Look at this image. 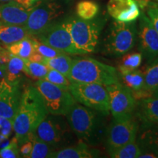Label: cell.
<instances>
[{"instance_id":"cell-1","label":"cell","mask_w":158,"mask_h":158,"mask_svg":"<svg viewBox=\"0 0 158 158\" xmlns=\"http://www.w3.org/2000/svg\"><path fill=\"white\" fill-rule=\"evenodd\" d=\"M48 114L39 91L35 86H27L21 94L19 107L13 121V129L19 146L31 139V134Z\"/></svg>"},{"instance_id":"cell-2","label":"cell","mask_w":158,"mask_h":158,"mask_svg":"<svg viewBox=\"0 0 158 158\" xmlns=\"http://www.w3.org/2000/svg\"><path fill=\"white\" fill-rule=\"evenodd\" d=\"M101 112L76 102L66 116L70 129L80 141L89 145H95L106 135Z\"/></svg>"},{"instance_id":"cell-3","label":"cell","mask_w":158,"mask_h":158,"mask_svg":"<svg viewBox=\"0 0 158 158\" xmlns=\"http://www.w3.org/2000/svg\"><path fill=\"white\" fill-rule=\"evenodd\" d=\"M68 79L70 82L108 85L119 83L116 69L90 57L73 59Z\"/></svg>"},{"instance_id":"cell-4","label":"cell","mask_w":158,"mask_h":158,"mask_svg":"<svg viewBox=\"0 0 158 158\" xmlns=\"http://www.w3.org/2000/svg\"><path fill=\"white\" fill-rule=\"evenodd\" d=\"M80 55L94 52L99 43L100 27L92 20L71 18L63 22Z\"/></svg>"},{"instance_id":"cell-5","label":"cell","mask_w":158,"mask_h":158,"mask_svg":"<svg viewBox=\"0 0 158 158\" xmlns=\"http://www.w3.org/2000/svg\"><path fill=\"white\" fill-rule=\"evenodd\" d=\"M136 41V28L133 22L116 21L111 23L105 39L103 51L106 54L120 56L133 48Z\"/></svg>"},{"instance_id":"cell-6","label":"cell","mask_w":158,"mask_h":158,"mask_svg":"<svg viewBox=\"0 0 158 158\" xmlns=\"http://www.w3.org/2000/svg\"><path fill=\"white\" fill-rule=\"evenodd\" d=\"M69 91L76 102L108 115L110 112L108 92L106 86L98 84L70 82Z\"/></svg>"},{"instance_id":"cell-7","label":"cell","mask_w":158,"mask_h":158,"mask_svg":"<svg viewBox=\"0 0 158 158\" xmlns=\"http://www.w3.org/2000/svg\"><path fill=\"white\" fill-rule=\"evenodd\" d=\"M35 86L43 97L48 112L52 115L65 116L76 102L70 91L45 79H39Z\"/></svg>"},{"instance_id":"cell-8","label":"cell","mask_w":158,"mask_h":158,"mask_svg":"<svg viewBox=\"0 0 158 158\" xmlns=\"http://www.w3.org/2000/svg\"><path fill=\"white\" fill-rule=\"evenodd\" d=\"M139 129L138 122L133 116L115 119L106 128V148L110 154L118 148L136 141Z\"/></svg>"},{"instance_id":"cell-9","label":"cell","mask_w":158,"mask_h":158,"mask_svg":"<svg viewBox=\"0 0 158 158\" xmlns=\"http://www.w3.org/2000/svg\"><path fill=\"white\" fill-rule=\"evenodd\" d=\"M109 95L110 111L115 119L133 116L136 100L129 88L117 83L106 86Z\"/></svg>"},{"instance_id":"cell-10","label":"cell","mask_w":158,"mask_h":158,"mask_svg":"<svg viewBox=\"0 0 158 158\" xmlns=\"http://www.w3.org/2000/svg\"><path fill=\"white\" fill-rule=\"evenodd\" d=\"M34 135L51 147H60L68 143L70 133L62 118L47 115L34 131Z\"/></svg>"},{"instance_id":"cell-11","label":"cell","mask_w":158,"mask_h":158,"mask_svg":"<svg viewBox=\"0 0 158 158\" xmlns=\"http://www.w3.org/2000/svg\"><path fill=\"white\" fill-rule=\"evenodd\" d=\"M37 36L40 42L65 54L80 55L70 32L63 23L51 25Z\"/></svg>"},{"instance_id":"cell-12","label":"cell","mask_w":158,"mask_h":158,"mask_svg":"<svg viewBox=\"0 0 158 158\" xmlns=\"http://www.w3.org/2000/svg\"><path fill=\"white\" fill-rule=\"evenodd\" d=\"M62 12L56 3H48L31 9L24 27L31 35H38L45 30Z\"/></svg>"},{"instance_id":"cell-13","label":"cell","mask_w":158,"mask_h":158,"mask_svg":"<svg viewBox=\"0 0 158 158\" xmlns=\"http://www.w3.org/2000/svg\"><path fill=\"white\" fill-rule=\"evenodd\" d=\"M138 48L148 62L158 56V33L151 21L144 13L140 14Z\"/></svg>"},{"instance_id":"cell-14","label":"cell","mask_w":158,"mask_h":158,"mask_svg":"<svg viewBox=\"0 0 158 158\" xmlns=\"http://www.w3.org/2000/svg\"><path fill=\"white\" fill-rule=\"evenodd\" d=\"M20 81L10 82L5 78L0 81V116L13 122L19 107Z\"/></svg>"},{"instance_id":"cell-15","label":"cell","mask_w":158,"mask_h":158,"mask_svg":"<svg viewBox=\"0 0 158 158\" xmlns=\"http://www.w3.org/2000/svg\"><path fill=\"white\" fill-rule=\"evenodd\" d=\"M107 9L110 16L122 22H133L141 14L135 0H109Z\"/></svg>"},{"instance_id":"cell-16","label":"cell","mask_w":158,"mask_h":158,"mask_svg":"<svg viewBox=\"0 0 158 158\" xmlns=\"http://www.w3.org/2000/svg\"><path fill=\"white\" fill-rule=\"evenodd\" d=\"M32 8H26L15 1L0 6V22L10 25L24 26Z\"/></svg>"},{"instance_id":"cell-17","label":"cell","mask_w":158,"mask_h":158,"mask_svg":"<svg viewBox=\"0 0 158 158\" xmlns=\"http://www.w3.org/2000/svg\"><path fill=\"white\" fill-rule=\"evenodd\" d=\"M136 116L142 124L158 123V99L149 96L136 103Z\"/></svg>"},{"instance_id":"cell-18","label":"cell","mask_w":158,"mask_h":158,"mask_svg":"<svg viewBox=\"0 0 158 158\" xmlns=\"http://www.w3.org/2000/svg\"><path fill=\"white\" fill-rule=\"evenodd\" d=\"M100 152L98 150L89 147V144L80 141L73 147L64 148L58 151H52L48 157L52 158H92L98 157Z\"/></svg>"},{"instance_id":"cell-19","label":"cell","mask_w":158,"mask_h":158,"mask_svg":"<svg viewBox=\"0 0 158 158\" xmlns=\"http://www.w3.org/2000/svg\"><path fill=\"white\" fill-rule=\"evenodd\" d=\"M137 143L142 152H150L158 157V124H142Z\"/></svg>"},{"instance_id":"cell-20","label":"cell","mask_w":158,"mask_h":158,"mask_svg":"<svg viewBox=\"0 0 158 158\" xmlns=\"http://www.w3.org/2000/svg\"><path fill=\"white\" fill-rule=\"evenodd\" d=\"M24 26L10 25L0 22V41L5 45H10L29 37Z\"/></svg>"},{"instance_id":"cell-21","label":"cell","mask_w":158,"mask_h":158,"mask_svg":"<svg viewBox=\"0 0 158 158\" xmlns=\"http://www.w3.org/2000/svg\"><path fill=\"white\" fill-rule=\"evenodd\" d=\"M27 59L11 55L7 63L5 78L10 82L20 81L21 73L27 72Z\"/></svg>"},{"instance_id":"cell-22","label":"cell","mask_w":158,"mask_h":158,"mask_svg":"<svg viewBox=\"0 0 158 158\" xmlns=\"http://www.w3.org/2000/svg\"><path fill=\"white\" fill-rule=\"evenodd\" d=\"M42 63L46 65L48 68L59 71L68 78L73 64V59L66 54H62L53 58L44 57Z\"/></svg>"},{"instance_id":"cell-23","label":"cell","mask_w":158,"mask_h":158,"mask_svg":"<svg viewBox=\"0 0 158 158\" xmlns=\"http://www.w3.org/2000/svg\"><path fill=\"white\" fill-rule=\"evenodd\" d=\"M124 86L129 88L132 93L145 89L144 88V76L142 71L134 70L126 73L120 74Z\"/></svg>"},{"instance_id":"cell-24","label":"cell","mask_w":158,"mask_h":158,"mask_svg":"<svg viewBox=\"0 0 158 158\" xmlns=\"http://www.w3.org/2000/svg\"><path fill=\"white\" fill-rule=\"evenodd\" d=\"M7 49L10 54L13 56H17L25 59H28L35 51L32 38H29V37L9 45Z\"/></svg>"},{"instance_id":"cell-25","label":"cell","mask_w":158,"mask_h":158,"mask_svg":"<svg viewBox=\"0 0 158 158\" xmlns=\"http://www.w3.org/2000/svg\"><path fill=\"white\" fill-rule=\"evenodd\" d=\"M144 88L151 93L158 86V56L149 62V65L143 72Z\"/></svg>"},{"instance_id":"cell-26","label":"cell","mask_w":158,"mask_h":158,"mask_svg":"<svg viewBox=\"0 0 158 158\" xmlns=\"http://www.w3.org/2000/svg\"><path fill=\"white\" fill-rule=\"evenodd\" d=\"M141 153L142 149L135 141L118 148L109 155L114 158H138Z\"/></svg>"},{"instance_id":"cell-27","label":"cell","mask_w":158,"mask_h":158,"mask_svg":"<svg viewBox=\"0 0 158 158\" xmlns=\"http://www.w3.org/2000/svg\"><path fill=\"white\" fill-rule=\"evenodd\" d=\"M99 11L98 4L92 1H81L76 6L77 15L84 20H92L96 16Z\"/></svg>"},{"instance_id":"cell-28","label":"cell","mask_w":158,"mask_h":158,"mask_svg":"<svg viewBox=\"0 0 158 158\" xmlns=\"http://www.w3.org/2000/svg\"><path fill=\"white\" fill-rule=\"evenodd\" d=\"M142 57L141 53H134L124 56L121 64L118 67L119 73H126L138 69L141 64Z\"/></svg>"},{"instance_id":"cell-29","label":"cell","mask_w":158,"mask_h":158,"mask_svg":"<svg viewBox=\"0 0 158 158\" xmlns=\"http://www.w3.org/2000/svg\"><path fill=\"white\" fill-rule=\"evenodd\" d=\"M31 140L33 142V147L29 157L31 158H45L48 157L51 152V146L45 142L41 141L33 133Z\"/></svg>"},{"instance_id":"cell-30","label":"cell","mask_w":158,"mask_h":158,"mask_svg":"<svg viewBox=\"0 0 158 158\" xmlns=\"http://www.w3.org/2000/svg\"><path fill=\"white\" fill-rule=\"evenodd\" d=\"M48 70L49 68L43 63L31 62L27 59L26 74L35 78L44 79Z\"/></svg>"},{"instance_id":"cell-31","label":"cell","mask_w":158,"mask_h":158,"mask_svg":"<svg viewBox=\"0 0 158 158\" xmlns=\"http://www.w3.org/2000/svg\"><path fill=\"white\" fill-rule=\"evenodd\" d=\"M44 79L64 89L69 90L70 85V80L59 71L49 68L48 73L45 76Z\"/></svg>"},{"instance_id":"cell-32","label":"cell","mask_w":158,"mask_h":158,"mask_svg":"<svg viewBox=\"0 0 158 158\" xmlns=\"http://www.w3.org/2000/svg\"><path fill=\"white\" fill-rule=\"evenodd\" d=\"M32 41L35 51L40 53L43 57H45V58H53V57L57 56L60 54H65L62 51L57 50V49L53 48L50 45H48L40 42V40H37L32 39Z\"/></svg>"},{"instance_id":"cell-33","label":"cell","mask_w":158,"mask_h":158,"mask_svg":"<svg viewBox=\"0 0 158 158\" xmlns=\"http://www.w3.org/2000/svg\"><path fill=\"white\" fill-rule=\"evenodd\" d=\"M19 143L15 136L9 143L5 147L0 149V157L1 158H16L20 157V150Z\"/></svg>"},{"instance_id":"cell-34","label":"cell","mask_w":158,"mask_h":158,"mask_svg":"<svg viewBox=\"0 0 158 158\" xmlns=\"http://www.w3.org/2000/svg\"><path fill=\"white\" fill-rule=\"evenodd\" d=\"M0 126H1L0 134L8 138L13 129V122L8 118L0 116Z\"/></svg>"},{"instance_id":"cell-35","label":"cell","mask_w":158,"mask_h":158,"mask_svg":"<svg viewBox=\"0 0 158 158\" xmlns=\"http://www.w3.org/2000/svg\"><path fill=\"white\" fill-rule=\"evenodd\" d=\"M33 135V133H32ZM32 135H31V139L28 140V141H25L21 145V149H20V155H22L23 157H29L30 154L31 152L33 147V142L31 140V137Z\"/></svg>"},{"instance_id":"cell-36","label":"cell","mask_w":158,"mask_h":158,"mask_svg":"<svg viewBox=\"0 0 158 158\" xmlns=\"http://www.w3.org/2000/svg\"><path fill=\"white\" fill-rule=\"evenodd\" d=\"M148 16L151 21L155 30L158 33V8L157 7H152L147 11Z\"/></svg>"},{"instance_id":"cell-37","label":"cell","mask_w":158,"mask_h":158,"mask_svg":"<svg viewBox=\"0 0 158 158\" xmlns=\"http://www.w3.org/2000/svg\"><path fill=\"white\" fill-rule=\"evenodd\" d=\"M43 57L42 55H41L40 53L37 52V51H34L32 54H31V56L29 57L28 60L31 61V62H39L42 63L43 60Z\"/></svg>"},{"instance_id":"cell-38","label":"cell","mask_w":158,"mask_h":158,"mask_svg":"<svg viewBox=\"0 0 158 158\" xmlns=\"http://www.w3.org/2000/svg\"><path fill=\"white\" fill-rule=\"evenodd\" d=\"M15 1L26 8H29L31 5H32V3L34 2L35 0H15Z\"/></svg>"},{"instance_id":"cell-39","label":"cell","mask_w":158,"mask_h":158,"mask_svg":"<svg viewBox=\"0 0 158 158\" xmlns=\"http://www.w3.org/2000/svg\"><path fill=\"white\" fill-rule=\"evenodd\" d=\"M140 158H157V156L152 152H142L141 155L139 156Z\"/></svg>"},{"instance_id":"cell-40","label":"cell","mask_w":158,"mask_h":158,"mask_svg":"<svg viewBox=\"0 0 158 158\" xmlns=\"http://www.w3.org/2000/svg\"><path fill=\"white\" fill-rule=\"evenodd\" d=\"M9 141L8 140H7V138H6L4 135L0 134V149L6 147Z\"/></svg>"},{"instance_id":"cell-41","label":"cell","mask_w":158,"mask_h":158,"mask_svg":"<svg viewBox=\"0 0 158 158\" xmlns=\"http://www.w3.org/2000/svg\"><path fill=\"white\" fill-rule=\"evenodd\" d=\"M151 96L158 99V86L153 90V92H152V95Z\"/></svg>"},{"instance_id":"cell-42","label":"cell","mask_w":158,"mask_h":158,"mask_svg":"<svg viewBox=\"0 0 158 158\" xmlns=\"http://www.w3.org/2000/svg\"><path fill=\"white\" fill-rule=\"evenodd\" d=\"M1 2H10V1H13V0H0Z\"/></svg>"},{"instance_id":"cell-43","label":"cell","mask_w":158,"mask_h":158,"mask_svg":"<svg viewBox=\"0 0 158 158\" xmlns=\"http://www.w3.org/2000/svg\"><path fill=\"white\" fill-rule=\"evenodd\" d=\"M3 50H4V48H2L1 46H0V54H1V52H2V51Z\"/></svg>"},{"instance_id":"cell-44","label":"cell","mask_w":158,"mask_h":158,"mask_svg":"<svg viewBox=\"0 0 158 158\" xmlns=\"http://www.w3.org/2000/svg\"><path fill=\"white\" fill-rule=\"evenodd\" d=\"M0 130H1V126H0Z\"/></svg>"},{"instance_id":"cell-45","label":"cell","mask_w":158,"mask_h":158,"mask_svg":"<svg viewBox=\"0 0 158 158\" xmlns=\"http://www.w3.org/2000/svg\"><path fill=\"white\" fill-rule=\"evenodd\" d=\"M156 1H158V0H156Z\"/></svg>"},{"instance_id":"cell-46","label":"cell","mask_w":158,"mask_h":158,"mask_svg":"<svg viewBox=\"0 0 158 158\" xmlns=\"http://www.w3.org/2000/svg\"><path fill=\"white\" fill-rule=\"evenodd\" d=\"M157 124H158V123H157Z\"/></svg>"}]
</instances>
